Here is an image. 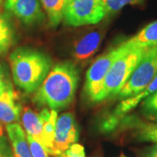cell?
I'll return each instance as SVG.
<instances>
[{
	"label": "cell",
	"instance_id": "1",
	"mask_svg": "<svg viewBox=\"0 0 157 157\" xmlns=\"http://www.w3.org/2000/svg\"><path fill=\"white\" fill-rule=\"evenodd\" d=\"M78 78V68L73 62L59 63L51 69L35 92L34 101L57 112L65 109L73 101Z\"/></svg>",
	"mask_w": 157,
	"mask_h": 157
},
{
	"label": "cell",
	"instance_id": "2",
	"mask_svg": "<svg viewBox=\"0 0 157 157\" xmlns=\"http://www.w3.org/2000/svg\"><path fill=\"white\" fill-rule=\"evenodd\" d=\"M9 60L14 83L28 94L37 91L52 67L50 57L27 47L13 51Z\"/></svg>",
	"mask_w": 157,
	"mask_h": 157
},
{
	"label": "cell",
	"instance_id": "3",
	"mask_svg": "<svg viewBox=\"0 0 157 157\" xmlns=\"http://www.w3.org/2000/svg\"><path fill=\"white\" fill-rule=\"evenodd\" d=\"M147 49L132 47L113 61L103 81L95 103L117 97Z\"/></svg>",
	"mask_w": 157,
	"mask_h": 157
},
{
	"label": "cell",
	"instance_id": "4",
	"mask_svg": "<svg viewBox=\"0 0 157 157\" xmlns=\"http://www.w3.org/2000/svg\"><path fill=\"white\" fill-rule=\"evenodd\" d=\"M130 48H132V46L125 40L120 45L111 47L102 55L98 57L91 65L86 74L84 85V94L88 101L95 103L103 81L113 61Z\"/></svg>",
	"mask_w": 157,
	"mask_h": 157
},
{
	"label": "cell",
	"instance_id": "5",
	"mask_svg": "<svg viewBox=\"0 0 157 157\" xmlns=\"http://www.w3.org/2000/svg\"><path fill=\"white\" fill-rule=\"evenodd\" d=\"M157 74V45L145 52L132 74L125 83L117 98L124 100L143 90Z\"/></svg>",
	"mask_w": 157,
	"mask_h": 157
},
{
	"label": "cell",
	"instance_id": "6",
	"mask_svg": "<svg viewBox=\"0 0 157 157\" xmlns=\"http://www.w3.org/2000/svg\"><path fill=\"white\" fill-rule=\"evenodd\" d=\"M106 16L102 0H67L63 21L67 25L78 27L98 24Z\"/></svg>",
	"mask_w": 157,
	"mask_h": 157
},
{
	"label": "cell",
	"instance_id": "7",
	"mask_svg": "<svg viewBox=\"0 0 157 157\" xmlns=\"http://www.w3.org/2000/svg\"><path fill=\"white\" fill-rule=\"evenodd\" d=\"M79 137L78 126L72 113H64L58 116L54 136V155L60 154L77 143Z\"/></svg>",
	"mask_w": 157,
	"mask_h": 157
},
{
	"label": "cell",
	"instance_id": "8",
	"mask_svg": "<svg viewBox=\"0 0 157 157\" xmlns=\"http://www.w3.org/2000/svg\"><path fill=\"white\" fill-rule=\"evenodd\" d=\"M5 8L25 25L40 23L45 17L40 0H6Z\"/></svg>",
	"mask_w": 157,
	"mask_h": 157
},
{
	"label": "cell",
	"instance_id": "9",
	"mask_svg": "<svg viewBox=\"0 0 157 157\" xmlns=\"http://www.w3.org/2000/svg\"><path fill=\"white\" fill-rule=\"evenodd\" d=\"M157 91V74L155 77L153 78L151 82L143 90H141L135 95L131 96L129 98L121 100V101L117 105L113 112L111 113L110 117L107 119V121L103 124V128L106 129L107 131L112 130L116 126L118 122L122 119V118L129 113L131 110H133L135 107H136L140 103L144 101L146 98L149 95L153 94L155 92Z\"/></svg>",
	"mask_w": 157,
	"mask_h": 157
},
{
	"label": "cell",
	"instance_id": "10",
	"mask_svg": "<svg viewBox=\"0 0 157 157\" xmlns=\"http://www.w3.org/2000/svg\"><path fill=\"white\" fill-rule=\"evenodd\" d=\"M21 104L10 81L0 93V122L6 124L17 123L21 113Z\"/></svg>",
	"mask_w": 157,
	"mask_h": 157
},
{
	"label": "cell",
	"instance_id": "11",
	"mask_svg": "<svg viewBox=\"0 0 157 157\" xmlns=\"http://www.w3.org/2000/svg\"><path fill=\"white\" fill-rule=\"evenodd\" d=\"M49 112L50 109L48 108H44L40 111V113H36L33 110L26 107L25 108L21 115L22 125L25 128V134L33 137L35 140L40 142L45 147V140L43 135V123L45 116L48 114Z\"/></svg>",
	"mask_w": 157,
	"mask_h": 157
},
{
	"label": "cell",
	"instance_id": "12",
	"mask_svg": "<svg viewBox=\"0 0 157 157\" xmlns=\"http://www.w3.org/2000/svg\"><path fill=\"white\" fill-rule=\"evenodd\" d=\"M101 41V32L93 31L86 34L75 43L73 48V57L79 61L88 59L99 49Z\"/></svg>",
	"mask_w": 157,
	"mask_h": 157
},
{
	"label": "cell",
	"instance_id": "13",
	"mask_svg": "<svg viewBox=\"0 0 157 157\" xmlns=\"http://www.w3.org/2000/svg\"><path fill=\"white\" fill-rule=\"evenodd\" d=\"M6 128L14 157H33L22 127L18 123H12L6 125Z\"/></svg>",
	"mask_w": 157,
	"mask_h": 157
},
{
	"label": "cell",
	"instance_id": "14",
	"mask_svg": "<svg viewBox=\"0 0 157 157\" xmlns=\"http://www.w3.org/2000/svg\"><path fill=\"white\" fill-rule=\"evenodd\" d=\"M126 42L132 47L150 48L157 45V20L147 25Z\"/></svg>",
	"mask_w": 157,
	"mask_h": 157
},
{
	"label": "cell",
	"instance_id": "15",
	"mask_svg": "<svg viewBox=\"0 0 157 157\" xmlns=\"http://www.w3.org/2000/svg\"><path fill=\"white\" fill-rule=\"evenodd\" d=\"M67 2V0H40L50 27L55 28L63 21Z\"/></svg>",
	"mask_w": 157,
	"mask_h": 157
},
{
	"label": "cell",
	"instance_id": "16",
	"mask_svg": "<svg viewBox=\"0 0 157 157\" xmlns=\"http://www.w3.org/2000/svg\"><path fill=\"white\" fill-rule=\"evenodd\" d=\"M58 112L50 109V112L45 116L43 123V135L45 140V146L50 155H54V136L56 128Z\"/></svg>",
	"mask_w": 157,
	"mask_h": 157
},
{
	"label": "cell",
	"instance_id": "17",
	"mask_svg": "<svg viewBox=\"0 0 157 157\" xmlns=\"http://www.w3.org/2000/svg\"><path fill=\"white\" fill-rule=\"evenodd\" d=\"M14 41V31L6 15L0 12V56L6 53Z\"/></svg>",
	"mask_w": 157,
	"mask_h": 157
},
{
	"label": "cell",
	"instance_id": "18",
	"mask_svg": "<svg viewBox=\"0 0 157 157\" xmlns=\"http://www.w3.org/2000/svg\"><path fill=\"white\" fill-rule=\"evenodd\" d=\"M141 112L150 121H157V91L141 102Z\"/></svg>",
	"mask_w": 157,
	"mask_h": 157
},
{
	"label": "cell",
	"instance_id": "19",
	"mask_svg": "<svg viewBox=\"0 0 157 157\" xmlns=\"http://www.w3.org/2000/svg\"><path fill=\"white\" fill-rule=\"evenodd\" d=\"M107 15L114 14L125 6L130 5H142L144 0H102Z\"/></svg>",
	"mask_w": 157,
	"mask_h": 157
},
{
	"label": "cell",
	"instance_id": "20",
	"mask_svg": "<svg viewBox=\"0 0 157 157\" xmlns=\"http://www.w3.org/2000/svg\"><path fill=\"white\" fill-rule=\"evenodd\" d=\"M26 139L33 157H49L46 148L40 142L28 135H26Z\"/></svg>",
	"mask_w": 157,
	"mask_h": 157
},
{
	"label": "cell",
	"instance_id": "21",
	"mask_svg": "<svg viewBox=\"0 0 157 157\" xmlns=\"http://www.w3.org/2000/svg\"><path fill=\"white\" fill-rule=\"evenodd\" d=\"M54 157H86L84 147L78 143H74L69 148Z\"/></svg>",
	"mask_w": 157,
	"mask_h": 157
},
{
	"label": "cell",
	"instance_id": "22",
	"mask_svg": "<svg viewBox=\"0 0 157 157\" xmlns=\"http://www.w3.org/2000/svg\"><path fill=\"white\" fill-rule=\"evenodd\" d=\"M0 157H14L11 144L4 135H0Z\"/></svg>",
	"mask_w": 157,
	"mask_h": 157
},
{
	"label": "cell",
	"instance_id": "23",
	"mask_svg": "<svg viewBox=\"0 0 157 157\" xmlns=\"http://www.w3.org/2000/svg\"><path fill=\"white\" fill-rule=\"evenodd\" d=\"M138 129V133H137V137L141 140H145V141H151L155 143L157 142V133H153V132H148L146 130H142V129Z\"/></svg>",
	"mask_w": 157,
	"mask_h": 157
},
{
	"label": "cell",
	"instance_id": "24",
	"mask_svg": "<svg viewBox=\"0 0 157 157\" xmlns=\"http://www.w3.org/2000/svg\"><path fill=\"white\" fill-rule=\"evenodd\" d=\"M137 128L146 130L148 132L157 133V123H140L137 125Z\"/></svg>",
	"mask_w": 157,
	"mask_h": 157
},
{
	"label": "cell",
	"instance_id": "25",
	"mask_svg": "<svg viewBox=\"0 0 157 157\" xmlns=\"http://www.w3.org/2000/svg\"><path fill=\"white\" fill-rule=\"evenodd\" d=\"M9 81V79L6 77V73L5 68L3 67L2 65H0V93L1 91L5 88L6 85Z\"/></svg>",
	"mask_w": 157,
	"mask_h": 157
},
{
	"label": "cell",
	"instance_id": "26",
	"mask_svg": "<svg viewBox=\"0 0 157 157\" xmlns=\"http://www.w3.org/2000/svg\"><path fill=\"white\" fill-rule=\"evenodd\" d=\"M144 157H157V142L154 143V145L147 148L145 152Z\"/></svg>",
	"mask_w": 157,
	"mask_h": 157
},
{
	"label": "cell",
	"instance_id": "27",
	"mask_svg": "<svg viewBox=\"0 0 157 157\" xmlns=\"http://www.w3.org/2000/svg\"><path fill=\"white\" fill-rule=\"evenodd\" d=\"M4 135L3 134V127H2V123L0 122V135Z\"/></svg>",
	"mask_w": 157,
	"mask_h": 157
},
{
	"label": "cell",
	"instance_id": "28",
	"mask_svg": "<svg viewBox=\"0 0 157 157\" xmlns=\"http://www.w3.org/2000/svg\"><path fill=\"white\" fill-rule=\"evenodd\" d=\"M119 157H128V156H126L125 155H120Z\"/></svg>",
	"mask_w": 157,
	"mask_h": 157
},
{
	"label": "cell",
	"instance_id": "29",
	"mask_svg": "<svg viewBox=\"0 0 157 157\" xmlns=\"http://www.w3.org/2000/svg\"><path fill=\"white\" fill-rule=\"evenodd\" d=\"M3 1H4V0H0V6H1V4L3 3Z\"/></svg>",
	"mask_w": 157,
	"mask_h": 157
}]
</instances>
